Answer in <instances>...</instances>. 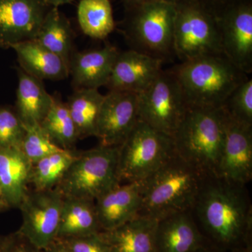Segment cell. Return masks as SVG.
I'll return each instance as SVG.
<instances>
[{
    "label": "cell",
    "mask_w": 252,
    "mask_h": 252,
    "mask_svg": "<svg viewBox=\"0 0 252 252\" xmlns=\"http://www.w3.org/2000/svg\"><path fill=\"white\" fill-rule=\"evenodd\" d=\"M104 94L98 89H75L68 97V109L77 128L79 140L95 137L97 122Z\"/></svg>",
    "instance_id": "25"
},
{
    "label": "cell",
    "mask_w": 252,
    "mask_h": 252,
    "mask_svg": "<svg viewBox=\"0 0 252 252\" xmlns=\"http://www.w3.org/2000/svg\"><path fill=\"white\" fill-rule=\"evenodd\" d=\"M18 88L14 108L25 126L40 124L53 102L43 81L17 69Z\"/></svg>",
    "instance_id": "22"
},
{
    "label": "cell",
    "mask_w": 252,
    "mask_h": 252,
    "mask_svg": "<svg viewBox=\"0 0 252 252\" xmlns=\"http://www.w3.org/2000/svg\"><path fill=\"white\" fill-rule=\"evenodd\" d=\"M228 252H252V237L232 249Z\"/></svg>",
    "instance_id": "35"
},
{
    "label": "cell",
    "mask_w": 252,
    "mask_h": 252,
    "mask_svg": "<svg viewBox=\"0 0 252 252\" xmlns=\"http://www.w3.org/2000/svg\"><path fill=\"white\" fill-rule=\"evenodd\" d=\"M119 146L99 144L79 152L57 186L63 197L95 200L120 184L117 177Z\"/></svg>",
    "instance_id": "7"
},
{
    "label": "cell",
    "mask_w": 252,
    "mask_h": 252,
    "mask_svg": "<svg viewBox=\"0 0 252 252\" xmlns=\"http://www.w3.org/2000/svg\"><path fill=\"white\" fill-rule=\"evenodd\" d=\"M188 107L219 109L249 76L224 55H205L180 62L170 69Z\"/></svg>",
    "instance_id": "2"
},
{
    "label": "cell",
    "mask_w": 252,
    "mask_h": 252,
    "mask_svg": "<svg viewBox=\"0 0 252 252\" xmlns=\"http://www.w3.org/2000/svg\"><path fill=\"white\" fill-rule=\"evenodd\" d=\"M220 108L232 120L252 127V79L248 78L228 96Z\"/></svg>",
    "instance_id": "29"
},
{
    "label": "cell",
    "mask_w": 252,
    "mask_h": 252,
    "mask_svg": "<svg viewBox=\"0 0 252 252\" xmlns=\"http://www.w3.org/2000/svg\"><path fill=\"white\" fill-rule=\"evenodd\" d=\"M175 154L172 137L139 120L119 146L118 180L120 183L145 180Z\"/></svg>",
    "instance_id": "6"
},
{
    "label": "cell",
    "mask_w": 252,
    "mask_h": 252,
    "mask_svg": "<svg viewBox=\"0 0 252 252\" xmlns=\"http://www.w3.org/2000/svg\"><path fill=\"white\" fill-rule=\"evenodd\" d=\"M9 207L7 206L3 198H1V195H0V212H4L5 210H8Z\"/></svg>",
    "instance_id": "39"
},
{
    "label": "cell",
    "mask_w": 252,
    "mask_h": 252,
    "mask_svg": "<svg viewBox=\"0 0 252 252\" xmlns=\"http://www.w3.org/2000/svg\"><path fill=\"white\" fill-rule=\"evenodd\" d=\"M216 14L223 54L245 74H252V4L238 1Z\"/></svg>",
    "instance_id": "11"
},
{
    "label": "cell",
    "mask_w": 252,
    "mask_h": 252,
    "mask_svg": "<svg viewBox=\"0 0 252 252\" xmlns=\"http://www.w3.org/2000/svg\"><path fill=\"white\" fill-rule=\"evenodd\" d=\"M144 180L120 183L94 200L102 231L110 230L138 217Z\"/></svg>",
    "instance_id": "16"
},
{
    "label": "cell",
    "mask_w": 252,
    "mask_h": 252,
    "mask_svg": "<svg viewBox=\"0 0 252 252\" xmlns=\"http://www.w3.org/2000/svg\"><path fill=\"white\" fill-rule=\"evenodd\" d=\"M209 243L230 251L252 237V205L247 185L204 177L191 210Z\"/></svg>",
    "instance_id": "1"
},
{
    "label": "cell",
    "mask_w": 252,
    "mask_h": 252,
    "mask_svg": "<svg viewBox=\"0 0 252 252\" xmlns=\"http://www.w3.org/2000/svg\"><path fill=\"white\" fill-rule=\"evenodd\" d=\"M163 63L130 49L119 51L106 87L109 91H126L139 94L157 79Z\"/></svg>",
    "instance_id": "15"
},
{
    "label": "cell",
    "mask_w": 252,
    "mask_h": 252,
    "mask_svg": "<svg viewBox=\"0 0 252 252\" xmlns=\"http://www.w3.org/2000/svg\"><path fill=\"white\" fill-rule=\"evenodd\" d=\"M26 127L14 107L0 106V148H19Z\"/></svg>",
    "instance_id": "31"
},
{
    "label": "cell",
    "mask_w": 252,
    "mask_h": 252,
    "mask_svg": "<svg viewBox=\"0 0 252 252\" xmlns=\"http://www.w3.org/2000/svg\"><path fill=\"white\" fill-rule=\"evenodd\" d=\"M25 127L26 132L20 149L32 164L63 149L51 140L39 124Z\"/></svg>",
    "instance_id": "30"
},
{
    "label": "cell",
    "mask_w": 252,
    "mask_h": 252,
    "mask_svg": "<svg viewBox=\"0 0 252 252\" xmlns=\"http://www.w3.org/2000/svg\"><path fill=\"white\" fill-rule=\"evenodd\" d=\"M42 252H71L65 243L60 239H56L47 248L42 250Z\"/></svg>",
    "instance_id": "34"
},
{
    "label": "cell",
    "mask_w": 252,
    "mask_h": 252,
    "mask_svg": "<svg viewBox=\"0 0 252 252\" xmlns=\"http://www.w3.org/2000/svg\"><path fill=\"white\" fill-rule=\"evenodd\" d=\"M155 241L157 252H195L210 244L190 210L176 212L157 220Z\"/></svg>",
    "instance_id": "17"
},
{
    "label": "cell",
    "mask_w": 252,
    "mask_h": 252,
    "mask_svg": "<svg viewBox=\"0 0 252 252\" xmlns=\"http://www.w3.org/2000/svg\"><path fill=\"white\" fill-rule=\"evenodd\" d=\"M49 7L44 0H0V48L35 39Z\"/></svg>",
    "instance_id": "12"
},
{
    "label": "cell",
    "mask_w": 252,
    "mask_h": 252,
    "mask_svg": "<svg viewBox=\"0 0 252 252\" xmlns=\"http://www.w3.org/2000/svg\"><path fill=\"white\" fill-rule=\"evenodd\" d=\"M4 236H2V235H0V248H1V244H2L3 241H4Z\"/></svg>",
    "instance_id": "41"
},
{
    "label": "cell",
    "mask_w": 252,
    "mask_h": 252,
    "mask_svg": "<svg viewBox=\"0 0 252 252\" xmlns=\"http://www.w3.org/2000/svg\"><path fill=\"white\" fill-rule=\"evenodd\" d=\"M74 34L70 21L56 7L46 13L35 40L59 56L69 67L73 53Z\"/></svg>",
    "instance_id": "24"
},
{
    "label": "cell",
    "mask_w": 252,
    "mask_h": 252,
    "mask_svg": "<svg viewBox=\"0 0 252 252\" xmlns=\"http://www.w3.org/2000/svg\"><path fill=\"white\" fill-rule=\"evenodd\" d=\"M123 1L125 3L127 9H129V8L134 7V6H137V5L151 1V0H123Z\"/></svg>",
    "instance_id": "38"
},
{
    "label": "cell",
    "mask_w": 252,
    "mask_h": 252,
    "mask_svg": "<svg viewBox=\"0 0 252 252\" xmlns=\"http://www.w3.org/2000/svg\"><path fill=\"white\" fill-rule=\"evenodd\" d=\"M213 1H219V2L221 3H228L227 6H229L230 4H235V3L238 2L236 0H212Z\"/></svg>",
    "instance_id": "40"
},
{
    "label": "cell",
    "mask_w": 252,
    "mask_h": 252,
    "mask_svg": "<svg viewBox=\"0 0 252 252\" xmlns=\"http://www.w3.org/2000/svg\"><path fill=\"white\" fill-rule=\"evenodd\" d=\"M0 252H42L18 231L4 236Z\"/></svg>",
    "instance_id": "33"
},
{
    "label": "cell",
    "mask_w": 252,
    "mask_h": 252,
    "mask_svg": "<svg viewBox=\"0 0 252 252\" xmlns=\"http://www.w3.org/2000/svg\"><path fill=\"white\" fill-rule=\"evenodd\" d=\"M138 94L109 91L104 94L96 137L104 146H120L139 122Z\"/></svg>",
    "instance_id": "13"
},
{
    "label": "cell",
    "mask_w": 252,
    "mask_h": 252,
    "mask_svg": "<svg viewBox=\"0 0 252 252\" xmlns=\"http://www.w3.org/2000/svg\"><path fill=\"white\" fill-rule=\"evenodd\" d=\"M65 243L71 252H110L108 243L102 232L61 240Z\"/></svg>",
    "instance_id": "32"
},
{
    "label": "cell",
    "mask_w": 252,
    "mask_h": 252,
    "mask_svg": "<svg viewBox=\"0 0 252 252\" xmlns=\"http://www.w3.org/2000/svg\"><path fill=\"white\" fill-rule=\"evenodd\" d=\"M205 175L176 154L144 180L138 216L158 220L191 210Z\"/></svg>",
    "instance_id": "3"
},
{
    "label": "cell",
    "mask_w": 252,
    "mask_h": 252,
    "mask_svg": "<svg viewBox=\"0 0 252 252\" xmlns=\"http://www.w3.org/2000/svg\"><path fill=\"white\" fill-rule=\"evenodd\" d=\"M24 72L40 80L59 81L69 77V67L64 61L39 42L23 41L11 46Z\"/></svg>",
    "instance_id": "20"
},
{
    "label": "cell",
    "mask_w": 252,
    "mask_h": 252,
    "mask_svg": "<svg viewBox=\"0 0 252 252\" xmlns=\"http://www.w3.org/2000/svg\"><path fill=\"white\" fill-rule=\"evenodd\" d=\"M75 149H62L32 165L30 185L38 190L56 188L77 156Z\"/></svg>",
    "instance_id": "28"
},
{
    "label": "cell",
    "mask_w": 252,
    "mask_h": 252,
    "mask_svg": "<svg viewBox=\"0 0 252 252\" xmlns=\"http://www.w3.org/2000/svg\"><path fill=\"white\" fill-rule=\"evenodd\" d=\"M124 34L131 49L162 63L175 57V0H151L127 9Z\"/></svg>",
    "instance_id": "5"
},
{
    "label": "cell",
    "mask_w": 252,
    "mask_h": 252,
    "mask_svg": "<svg viewBox=\"0 0 252 252\" xmlns=\"http://www.w3.org/2000/svg\"><path fill=\"white\" fill-rule=\"evenodd\" d=\"M32 165L19 148H0V195L9 208H18L29 190Z\"/></svg>",
    "instance_id": "19"
},
{
    "label": "cell",
    "mask_w": 252,
    "mask_h": 252,
    "mask_svg": "<svg viewBox=\"0 0 252 252\" xmlns=\"http://www.w3.org/2000/svg\"><path fill=\"white\" fill-rule=\"evenodd\" d=\"M224 116V142L217 176L247 185L252 179V127Z\"/></svg>",
    "instance_id": "14"
},
{
    "label": "cell",
    "mask_w": 252,
    "mask_h": 252,
    "mask_svg": "<svg viewBox=\"0 0 252 252\" xmlns=\"http://www.w3.org/2000/svg\"><path fill=\"white\" fill-rule=\"evenodd\" d=\"M63 195L57 188L31 190L20 205L22 223L17 230L39 250L57 239Z\"/></svg>",
    "instance_id": "10"
},
{
    "label": "cell",
    "mask_w": 252,
    "mask_h": 252,
    "mask_svg": "<svg viewBox=\"0 0 252 252\" xmlns=\"http://www.w3.org/2000/svg\"><path fill=\"white\" fill-rule=\"evenodd\" d=\"M39 125L51 140L63 149H74L79 140L67 104L59 94L53 95L51 108Z\"/></svg>",
    "instance_id": "27"
},
{
    "label": "cell",
    "mask_w": 252,
    "mask_h": 252,
    "mask_svg": "<svg viewBox=\"0 0 252 252\" xmlns=\"http://www.w3.org/2000/svg\"><path fill=\"white\" fill-rule=\"evenodd\" d=\"M157 222L138 216L114 229L101 232L110 252H157Z\"/></svg>",
    "instance_id": "21"
},
{
    "label": "cell",
    "mask_w": 252,
    "mask_h": 252,
    "mask_svg": "<svg viewBox=\"0 0 252 252\" xmlns=\"http://www.w3.org/2000/svg\"><path fill=\"white\" fill-rule=\"evenodd\" d=\"M175 57L180 62L205 55L223 54L217 14L199 0H175Z\"/></svg>",
    "instance_id": "8"
},
{
    "label": "cell",
    "mask_w": 252,
    "mask_h": 252,
    "mask_svg": "<svg viewBox=\"0 0 252 252\" xmlns=\"http://www.w3.org/2000/svg\"><path fill=\"white\" fill-rule=\"evenodd\" d=\"M44 1L49 6L58 8L62 5L70 4L72 2L73 0H44Z\"/></svg>",
    "instance_id": "36"
},
{
    "label": "cell",
    "mask_w": 252,
    "mask_h": 252,
    "mask_svg": "<svg viewBox=\"0 0 252 252\" xmlns=\"http://www.w3.org/2000/svg\"><path fill=\"white\" fill-rule=\"evenodd\" d=\"M119 51L110 44L87 51L76 50L69 65L72 86L75 89H98L106 86Z\"/></svg>",
    "instance_id": "18"
},
{
    "label": "cell",
    "mask_w": 252,
    "mask_h": 252,
    "mask_svg": "<svg viewBox=\"0 0 252 252\" xmlns=\"http://www.w3.org/2000/svg\"><path fill=\"white\" fill-rule=\"evenodd\" d=\"M195 252H228L225 251V250H220V248H217L216 247L213 246L211 244H207L205 246L200 248L198 251Z\"/></svg>",
    "instance_id": "37"
},
{
    "label": "cell",
    "mask_w": 252,
    "mask_h": 252,
    "mask_svg": "<svg viewBox=\"0 0 252 252\" xmlns=\"http://www.w3.org/2000/svg\"><path fill=\"white\" fill-rule=\"evenodd\" d=\"M100 231L94 200L63 197L57 239L77 238Z\"/></svg>",
    "instance_id": "23"
},
{
    "label": "cell",
    "mask_w": 252,
    "mask_h": 252,
    "mask_svg": "<svg viewBox=\"0 0 252 252\" xmlns=\"http://www.w3.org/2000/svg\"><path fill=\"white\" fill-rule=\"evenodd\" d=\"M77 19L81 31L92 39H104L116 28L109 0H80Z\"/></svg>",
    "instance_id": "26"
},
{
    "label": "cell",
    "mask_w": 252,
    "mask_h": 252,
    "mask_svg": "<svg viewBox=\"0 0 252 252\" xmlns=\"http://www.w3.org/2000/svg\"><path fill=\"white\" fill-rule=\"evenodd\" d=\"M187 109L180 84L170 69H162L154 82L138 94L139 119L172 137Z\"/></svg>",
    "instance_id": "9"
},
{
    "label": "cell",
    "mask_w": 252,
    "mask_h": 252,
    "mask_svg": "<svg viewBox=\"0 0 252 252\" xmlns=\"http://www.w3.org/2000/svg\"><path fill=\"white\" fill-rule=\"evenodd\" d=\"M225 138L221 108L188 107L172 136L176 154L207 175H216Z\"/></svg>",
    "instance_id": "4"
}]
</instances>
